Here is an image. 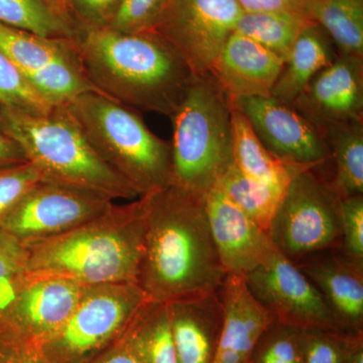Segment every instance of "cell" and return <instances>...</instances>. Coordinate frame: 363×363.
<instances>
[{
    "mask_svg": "<svg viewBox=\"0 0 363 363\" xmlns=\"http://www.w3.org/2000/svg\"><path fill=\"white\" fill-rule=\"evenodd\" d=\"M143 197L145 248L136 285L149 300L162 303L217 292L226 272L204 197L175 184Z\"/></svg>",
    "mask_w": 363,
    "mask_h": 363,
    "instance_id": "6da1fadb",
    "label": "cell"
},
{
    "mask_svg": "<svg viewBox=\"0 0 363 363\" xmlns=\"http://www.w3.org/2000/svg\"><path fill=\"white\" fill-rule=\"evenodd\" d=\"M74 48L95 89L135 111L172 118L194 74L154 33H123L107 26L78 30Z\"/></svg>",
    "mask_w": 363,
    "mask_h": 363,
    "instance_id": "7a4b0ae2",
    "label": "cell"
},
{
    "mask_svg": "<svg viewBox=\"0 0 363 363\" xmlns=\"http://www.w3.org/2000/svg\"><path fill=\"white\" fill-rule=\"evenodd\" d=\"M145 234L143 197L113 203L67 233L23 243L26 274L62 277L84 286L136 284Z\"/></svg>",
    "mask_w": 363,
    "mask_h": 363,
    "instance_id": "3957f363",
    "label": "cell"
},
{
    "mask_svg": "<svg viewBox=\"0 0 363 363\" xmlns=\"http://www.w3.org/2000/svg\"><path fill=\"white\" fill-rule=\"evenodd\" d=\"M0 130L18 143L28 162L47 180L91 189L113 200L138 197L135 189L98 156L64 106L45 112L0 106Z\"/></svg>",
    "mask_w": 363,
    "mask_h": 363,
    "instance_id": "277c9868",
    "label": "cell"
},
{
    "mask_svg": "<svg viewBox=\"0 0 363 363\" xmlns=\"http://www.w3.org/2000/svg\"><path fill=\"white\" fill-rule=\"evenodd\" d=\"M98 156L138 197L174 185L171 143L147 128L138 111L97 92L64 105Z\"/></svg>",
    "mask_w": 363,
    "mask_h": 363,
    "instance_id": "5b68a950",
    "label": "cell"
},
{
    "mask_svg": "<svg viewBox=\"0 0 363 363\" xmlns=\"http://www.w3.org/2000/svg\"><path fill=\"white\" fill-rule=\"evenodd\" d=\"M171 119L174 184L204 197L233 164L230 101L209 73L194 75Z\"/></svg>",
    "mask_w": 363,
    "mask_h": 363,
    "instance_id": "8992f818",
    "label": "cell"
},
{
    "mask_svg": "<svg viewBox=\"0 0 363 363\" xmlns=\"http://www.w3.org/2000/svg\"><path fill=\"white\" fill-rule=\"evenodd\" d=\"M149 298L135 283L86 286L65 324L39 344L50 363H91L123 339Z\"/></svg>",
    "mask_w": 363,
    "mask_h": 363,
    "instance_id": "52a82bcc",
    "label": "cell"
},
{
    "mask_svg": "<svg viewBox=\"0 0 363 363\" xmlns=\"http://www.w3.org/2000/svg\"><path fill=\"white\" fill-rule=\"evenodd\" d=\"M318 169L290 182L269 227L274 248L295 264L312 253L340 248L342 242L341 198Z\"/></svg>",
    "mask_w": 363,
    "mask_h": 363,
    "instance_id": "ba28073f",
    "label": "cell"
},
{
    "mask_svg": "<svg viewBox=\"0 0 363 363\" xmlns=\"http://www.w3.org/2000/svg\"><path fill=\"white\" fill-rule=\"evenodd\" d=\"M113 203L104 193L43 179L9 212L0 228L23 243L45 240L95 218Z\"/></svg>",
    "mask_w": 363,
    "mask_h": 363,
    "instance_id": "9c48e42d",
    "label": "cell"
},
{
    "mask_svg": "<svg viewBox=\"0 0 363 363\" xmlns=\"http://www.w3.org/2000/svg\"><path fill=\"white\" fill-rule=\"evenodd\" d=\"M242 13L238 0H171L154 33L175 48L194 75H204Z\"/></svg>",
    "mask_w": 363,
    "mask_h": 363,
    "instance_id": "30bf717a",
    "label": "cell"
},
{
    "mask_svg": "<svg viewBox=\"0 0 363 363\" xmlns=\"http://www.w3.org/2000/svg\"><path fill=\"white\" fill-rule=\"evenodd\" d=\"M245 279L253 297L276 323L340 332L316 286L276 248Z\"/></svg>",
    "mask_w": 363,
    "mask_h": 363,
    "instance_id": "8fae6325",
    "label": "cell"
},
{
    "mask_svg": "<svg viewBox=\"0 0 363 363\" xmlns=\"http://www.w3.org/2000/svg\"><path fill=\"white\" fill-rule=\"evenodd\" d=\"M230 104L247 117L262 145L281 161L314 168L331 162L323 136L293 105L271 95L241 98Z\"/></svg>",
    "mask_w": 363,
    "mask_h": 363,
    "instance_id": "7c38bea8",
    "label": "cell"
},
{
    "mask_svg": "<svg viewBox=\"0 0 363 363\" xmlns=\"http://www.w3.org/2000/svg\"><path fill=\"white\" fill-rule=\"evenodd\" d=\"M86 286L62 277L26 274L0 310V319L39 345L65 324Z\"/></svg>",
    "mask_w": 363,
    "mask_h": 363,
    "instance_id": "4fadbf2b",
    "label": "cell"
},
{
    "mask_svg": "<svg viewBox=\"0 0 363 363\" xmlns=\"http://www.w3.org/2000/svg\"><path fill=\"white\" fill-rule=\"evenodd\" d=\"M318 130L363 118V57L339 54L293 102Z\"/></svg>",
    "mask_w": 363,
    "mask_h": 363,
    "instance_id": "5bb4252c",
    "label": "cell"
},
{
    "mask_svg": "<svg viewBox=\"0 0 363 363\" xmlns=\"http://www.w3.org/2000/svg\"><path fill=\"white\" fill-rule=\"evenodd\" d=\"M316 286L338 330L347 335L363 333V262L330 248L296 262Z\"/></svg>",
    "mask_w": 363,
    "mask_h": 363,
    "instance_id": "9a60e30c",
    "label": "cell"
},
{
    "mask_svg": "<svg viewBox=\"0 0 363 363\" xmlns=\"http://www.w3.org/2000/svg\"><path fill=\"white\" fill-rule=\"evenodd\" d=\"M210 230L226 274L245 277L274 250L271 238L217 187L204 195Z\"/></svg>",
    "mask_w": 363,
    "mask_h": 363,
    "instance_id": "2e32d148",
    "label": "cell"
},
{
    "mask_svg": "<svg viewBox=\"0 0 363 363\" xmlns=\"http://www.w3.org/2000/svg\"><path fill=\"white\" fill-rule=\"evenodd\" d=\"M285 61L250 38L234 32L222 48L209 74L229 101L264 97L283 71Z\"/></svg>",
    "mask_w": 363,
    "mask_h": 363,
    "instance_id": "e0dca14e",
    "label": "cell"
},
{
    "mask_svg": "<svg viewBox=\"0 0 363 363\" xmlns=\"http://www.w3.org/2000/svg\"><path fill=\"white\" fill-rule=\"evenodd\" d=\"M217 293L223 307V325L213 363H250L274 320L253 297L245 277L226 274Z\"/></svg>",
    "mask_w": 363,
    "mask_h": 363,
    "instance_id": "ac0fdd59",
    "label": "cell"
},
{
    "mask_svg": "<svg viewBox=\"0 0 363 363\" xmlns=\"http://www.w3.org/2000/svg\"><path fill=\"white\" fill-rule=\"evenodd\" d=\"M178 363H213L223 307L218 293H208L167 303Z\"/></svg>",
    "mask_w": 363,
    "mask_h": 363,
    "instance_id": "d6986e66",
    "label": "cell"
},
{
    "mask_svg": "<svg viewBox=\"0 0 363 363\" xmlns=\"http://www.w3.org/2000/svg\"><path fill=\"white\" fill-rule=\"evenodd\" d=\"M338 55L321 26H308L289 52L271 96L292 105L310 81L330 65Z\"/></svg>",
    "mask_w": 363,
    "mask_h": 363,
    "instance_id": "ffe728a7",
    "label": "cell"
},
{
    "mask_svg": "<svg viewBox=\"0 0 363 363\" xmlns=\"http://www.w3.org/2000/svg\"><path fill=\"white\" fill-rule=\"evenodd\" d=\"M231 108L233 164L241 173L264 183L288 186L302 172L317 169L281 161L272 155L255 135L247 117L233 105Z\"/></svg>",
    "mask_w": 363,
    "mask_h": 363,
    "instance_id": "44dd1931",
    "label": "cell"
},
{
    "mask_svg": "<svg viewBox=\"0 0 363 363\" xmlns=\"http://www.w3.org/2000/svg\"><path fill=\"white\" fill-rule=\"evenodd\" d=\"M334 162L331 187L340 198L363 195V121H344L319 130Z\"/></svg>",
    "mask_w": 363,
    "mask_h": 363,
    "instance_id": "7402d4cb",
    "label": "cell"
},
{
    "mask_svg": "<svg viewBox=\"0 0 363 363\" xmlns=\"http://www.w3.org/2000/svg\"><path fill=\"white\" fill-rule=\"evenodd\" d=\"M125 338L140 363H178L167 303L147 300L131 321Z\"/></svg>",
    "mask_w": 363,
    "mask_h": 363,
    "instance_id": "603a6c76",
    "label": "cell"
},
{
    "mask_svg": "<svg viewBox=\"0 0 363 363\" xmlns=\"http://www.w3.org/2000/svg\"><path fill=\"white\" fill-rule=\"evenodd\" d=\"M310 13L338 54L363 57V0H312Z\"/></svg>",
    "mask_w": 363,
    "mask_h": 363,
    "instance_id": "cb8c5ba5",
    "label": "cell"
},
{
    "mask_svg": "<svg viewBox=\"0 0 363 363\" xmlns=\"http://www.w3.org/2000/svg\"><path fill=\"white\" fill-rule=\"evenodd\" d=\"M288 186L255 180L241 173L233 164L215 187L220 189L229 199L269 233L272 218Z\"/></svg>",
    "mask_w": 363,
    "mask_h": 363,
    "instance_id": "d4e9b609",
    "label": "cell"
},
{
    "mask_svg": "<svg viewBox=\"0 0 363 363\" xmlns=\"http://www.w3.org/2000/svg\"><path fill=\"white\" fill-rule=\"evenodd\" d=\"M313 21L286 11H243L235 32L250 38L286 61L300 33Z\"/></svg>",
    "mask_w": 363,
    "mask_h": 363,
    "instance_id": "484cf974",
    "label": "cell"
},
{
    "mask_svg": "<svg viewBox=\"0 0 363 363\" xmlns=\"http://www.w3.org/2000/svg\"><path fill=\"white\" fill-rule=\"evenodd\" d=\"M0 51L23 75L74 52L73 39H51L0 23Z\"/></svg>",
    "mask_w": 363,
    "mask_h": 363,
    "instance_id": "4316f807",
    "label": "cell"
},
{
    "mask_svg": "<svg viewBox=\"0 0 363 363\" xmlns=\"http://www.w3.org/2000/svg\"><path fill=\"white\" fill-rule=\"evenodd\" d=\"M25 77L38 94L52 107L64 106L85 93H99L86 77L75 48L69 56L57 60Z\"/></svg>",
    "mask_w": 363,
    "mask_h": 363,
    "instance_id": "83f0119b",
    "label": "cell"
},
{
    "mask_svg": "<svg viewBox=\"0 0 363 363\" xmlns=\"http://www.w3.org/2000/svg\"><path fill=\"white\" fill-rule=\"evenodd\" d=\"M0 23L51 39H73L78 33L45 0H0Z\"/></svg>",
    "mask_w": 363,
    "mask_h": 363,
    "instance_id": "f1b7e54d",
    "label": "cell"
},
{
    "mask_svg": "<svg viewBox=\"0 0 363 363\" xmlns=\"http://www.w3.org/2000/svg\"><path fill=\"white\" fill-rule=\"evenodd\" d=\"M250 363H304V329L274 322L260 337Z\"/></svg>",
    "mask_w": 363,
    "mask_h": 363,
    "instance_id": "f546056e",
    "label": "cell"
},
{
    "mask_svg": "<svg viewBox=\"0 0 363 363\" xmlns=\"http://www.w3.org/2000/svg\"><path fill=\"white\" fill-rule=\"evenodd\" d=\"M0 106L45 112L52 106L43 99L13 62L0 51Z\"/></svg>",
    "mask_w": 363,
    "mask_h": 363,
    "instance_id": "4dcf8cb0",
    "label": "cell"
},
{
    "mask_svg": "<svg viewBox=\"0 0 363 363\" xmlns=\"http://www.w3.org/2000/svg\"><path fill=\"white\" fill-rule=\"evenodd\" d=\"M171 0H123L107 28L123 33H155Z\"/></svg>",
    "mask_w": 363,
    "mask_h": 363,
    "instance_id": "1f68e13d",
    "label": "cell"
},
{
    "mask_svg": "<svg viewBox=\"0 0 363 363\" xmlns=\"http://www.w3.org/2000/svg\"><path fill=\"white\" fill-rule=\"evenodd\" d=\"M26 274L23 243L0 228V310Z\"/></svg>",
    "mask_w": 363,
    "mask_h": 363,
    "instance_id": "d6a6232c",
    "label": "cell"
},
{
    "mask_svg": "<svg viewBox=\"0 0 363 363\" xmlns=\"http://www.w3.org/2000/svg\"><path fill=\"white\" fill-rule=\"evenodd\" d=\"M44 176L39 169L26 162L0 169V223L9 212Z\"/></svg>",
    "mask_w": 363,
    "mask_h": 363,
    "instance_id": "836d02e7",
    "label": "cell"
},
{
    "mask_svg": "<svg viewBox=\"0 0 363 363\" xmlns=\"http://www.w3.org/2000/svg\"><path fill=\"white\" fill-rule=\"evenodd\" d=\"M350 336L325 329H304V363H346Z\"/></svg>",
    "mask_w": 363,
    "mask_h": 363,
    "instance_id": "e575fe53",
    "label": "cell"
},
{
    "mask_svg": "<svg viewBox=\"0 0 363 363\" xmlns=\"http://www.w3.org/2000/svg\"><path fill=\"white\" fill-rule=\"evenodd\" d=\"M340 250L357 262H363V195L341 198Z\"/></svg>",
    "mask_w": 363,
    "mask_h": 363,
    "instance_id": "d590c367",
    "label": "cell"
},
{
    "mask_svg": "<svg viewBox=\"0 0 363 363\" xmlns=\"http://www.w3.org/2000/svg\"><path fill=\"white\" fill-rule=\"evenodd\" d=\"M123 0H71L68 16L77 30L106 26Z\"/></svg>",
    "mask_w": 363,
    "mask_h": 363,
    "instance_id": "8d00e7d4",
    "label": "cell"
},
{
    "mask_svg": "<svg viewBox=\"0 0 363 363\" xmlns=\"http://www.w3.org/2000/svg\"><path fill=\"white\" fill-rule=\"evenodd\" d=\"M0 363H50L37 344L0 319Z\"/></svg>",
    "mask_w": 363,
    "mask_h": 363,
    "instance_id": "74e56055",
    "label": "cell"
},
{
    "mask_svg": "<svg viewBox=\"0 0 363 363\" xmlns=\"http://www.w3.org/2000/svg\"><path fill=\"white\" fill-rule=\"evenodd\" d=\"M243 11H286L312 21V0H238ZM314 23V21H313Z\"/></svg>",
    "mask_w": 363,
    "mask_h": 363,
    "instance_id": "f35d334b",
    "label": "cell"
},
{
    "mask_svg": "<svg viewBox=\"0 0 363 363\" xmlns=\"http://www.w3.org/2000/svg\"><path fill=\"white\" fill-rule=\"evenodd\" d=\"M28 162L18 143L0 130V169L11 168Z\"/></svg>",
    "mask_w": 363,
    "mask_h": 363,
    "instance_id": "ab89813d",
    "label": "cell"
},
{
    "mask_svg": "<svg viewBox=\"0 0 363 363\" xmlns=\"http://www.w3.org/2000/svg\"><path fill=\"white\" fill-rule=\"evenodd\" d=\"M91 363H140L136 359L135 353L131 350L125 335L119 340L111 350L100 355Z\"/></svg>",
    "mask_w": 363,
    "mask_h": 363,
    "instance_id": "60d3db41",
    "label": "cell"
},
{
    "mask_svg": "<svg viewBox=\"0 0 363 363\" xmlns=\"http://www.w3.org/2000/svg\"><path fill=\"white\" fill-rule=\"evenodd\" d=\"M346 363H363V333L350 336Z\"/></svg>",
    "mask_w": 363,
    "mask_h": 363,
    "instance_id": "b9f144b4",
    "label": "cell"
},
{
    "mask_svg": "<svg viewBox=\"0 0 363 363\" xmlns=\"http://www.w3.org/2000/svg\"><path fill=\"white\" fill-rule=\"evenodd\" d=\"M45 2H47L57 13H59L60 16H64L67 20L70 21L68 11L71 0H45Z\"/></svg>",
    "mask_w": 363,
    "mask_h": 363,
    "instance_id": "7bdbcfd3",
    "label": "cell"
}]
</instances>
